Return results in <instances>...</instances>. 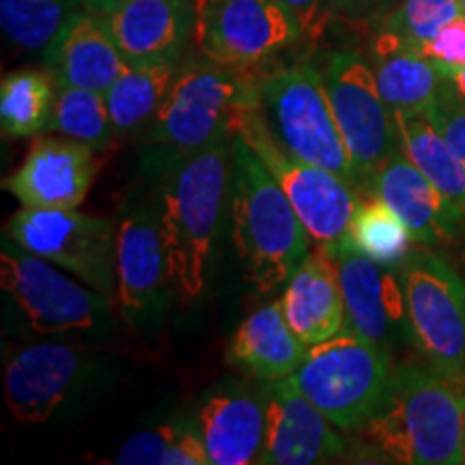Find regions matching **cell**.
<instances>
[{"instance_id":"8fae6325","label":"cell","mask_w":465,"mask_h":465,"mask_svg":"<svg viewBox=\"0 0 465 465\" xmlns=\"http://www.w3.org/2000/svg\"><path fill=\"white\" fill-rule=\"evenodd\" d=\"M322 83L358 174V190L388 155L401 149L394 113L377 89L369 58L336 52L322 69Z\"/></svg>"},{"instance_id":"8992f818","label":"cell","mask_w":465,"mask_h":465,"mask_svg":"<svg viewBox=\"0 0 465 465\" xmlns=\"http://www.w3.org/2000/svg\"><path fill=\"white\" fill-rule=\"evenodd\" d=\"M257 86L272 138L295 160L339 174L358 190L356 168L330 108L322 74L302 63L263 75Z\"/></svg>"},{"instance_id":"5bb4252c","label":"cell","mask_w":465,"mask_h":465,"mask_svg":"<svg viewBox=\"0 0 465 465\" xmlns=\"http://www.w3.org/2000/svg\"><path fill=\"white\" fill-rule=\"evenodd\" d=\"M263 399L265 441L261 463L315 465L347 455L349 440L293 381H272Z\"/></svg>"},{"instance_id":"e0dca14e","label":"cell","mask_w":465,"mask_h":465,"mask_svg":"<svg viewBox=\"0 0 465 465\" xmlns=\"http://www.w3.org/2000/svg\"><path fill=\"white\" fill-rule=\"evenodd\" d=\"M80 353L65 342H33L5 364V401L20 424H45L80 375Z\"/></svg>"},{"instance_id":"d6a6232c","label":"cell","mask_w":465,"mask_h":465,"mask_svg":"<svg viewBox=\"0 0 465 465\" xmlns=\"http://www.w3.org/2000/svg\"><path fill=\"white\" fill-rule=\"evenodd\" d=\"M427 114L465 162V102L457 95L449 80H446V75L438 102L433 104V108Z\"/></svg>"},{"instance_id":"1f68e13d","label":"cell","mask_w":465,"mask_h":465,"mask_svg":"<svg viewBox=\"0 0 465 465\" xmlns=\"http://www.w3.org/2000/svg\"><path fill=\"white\" fill-rule=\"evenodd\" d=\"M182 424H160L155 429H147L132 435L130 440L121 446L119 452L110 459L108 463L114 465H162L168 449L177 440Z\"/></svg>"},{"instance_id":"9c48e42d","label":"cell","mask_w":465,"mask_h":465,"mask_svg":"<svg viewBox=\"0 0 465 465\" xmlns=\"http://www.w3.org/2000/svg\"><path fill=\"white\" fill-rule=\"evenodd\" d=\"M407 325L418 351L441 373L465 380V282L449 261L416 250L399 267Z\"/></svg>"},{"instance_id":"2e32d148","label":"cell","mask_w":465,"mask_h":465,"mask_svg":"<svg viewBox=\"0 0 465 465\" xmlns=\"http://www.w3.org/2000/svg\"><path fill=\"white\" fill-rule=\"evenodd\" d=\"M95 151L69 138H39L5 188L25 207L75 209L97 177Z\"/></svg>"},{"instance_id":"ba28073f","label":"cell","mask_w":465,"mask_h":465,"mask_svg":"<svg viewBox=\"0 0 465 465\" xmlns=\"http://www.w3.org/2000/svg\"><path fill=\"white\" fill-rule=\"evenodd\" d=\"M0 282L37 334L89 332L108 322L114 304L7 235L0 248Z\"/></svg>"},{"instance_id":"7c38bea8","label":"cell","mask_w":465,"mask_h":465,"mask_svg":"<svg viewBox=\"0 0 465 465\" xmlns=\"http://www.w3.org/2000/svg\"><path fill=\"white\" fill-rule=\"evenodd\" d=\"M298 37L282 0H194V44L220 65L250 69Z\"/></svg>"},{"instance_id":"ffe728a7","label":"cell","mask_w":465,"mask_h":465,"mask_svg":"<svg viewBox=\"0 0 465 465\" xmlns=\"http://www.w3.org/2000/svg\"><path fill=\"white\" fill-rule=\"evenodd\" d=\"M284 317L295 336L312 347L345 330L336 243H317L287 281L282 295Z\"/></svg>"},{"instance_id":"4dcf8cb0","label":"cell","mask_w":465,"mask_h":465,"mask_svg":"<svg viewBox=\"0 0 465 465\" xmlns=\"http://www.w3.org/2000/svg\"><path fill=\"white\" fill-rule=\"evenodd\" d=\"M461 15H465L461 0H401L386 15L383 28L420 50L441 28Z\"/></svg>"},{"instance_id":"4fadbf2b","label":"cell","mask_w":465,"mask_h":465,"mask_svg":"<svg viewBox=\"0 0 465 465\" xmlns=\"http://www.w3.org/2000/svg\"><path fill=\"white\" fill-rule=\"evenodd\" d=\"M168 259L155 201H136L116 220V306L134 325L162 311Z\"/></svg>"},{"instance_id":"f1b7e54d","label":"cell","mask_w":465,"mask_h":465,"mask_svg":"<svg viewBox=\"0 0 465 465\" xmlns=\"http://www.w3.org/2000/svg\"><path fill=\"white\" fill-rule=\"evenodd\" d=\"M93 151H106L114 141L106 97L78 86L56 84L50 130Z\"/></svg>"},{"instance_id":"60d3db41","label":"cell","mask_w":465,"mask_h":465,"mask_svg":"<svg viewBox=\"0 0 465 465\" xmlns=\"http://www.w3.org/2000/svg\"><path fill=\"white\" fill-rule=\"evenodd\" d=\"M461 5H463V9H465V0H461Z\"/></svg>"},{"instance_id":"cb8c5ba5","label":"cell","mask_w":465,"mask_h":465,"mask_svg":"<svg viewBox=\"0 0 465 465\" xmlns=\"http://www.w3.org/2000/svg\"><path fill=\"white\" fill-rule=\"evenodd\" d=\"M308 351L284 317L282 302H272L246 317L229 347V362L261 381L289 380Z\"/></svg>"},{"instance_id":"d4e9b609","label":"cell","mask_w":465,"mask_h":465,"mask_svg":"<svg viewBox=\"0 0 465 465\" xmlns=\"http://www.w3.org/2000/svg\"><path fill=\"white\" fill-rule=\"evenodd\" d=\"M405 158L465 213V162L427 113H394Z\"/></svg>"},{"instance_id":"ab89813d","label":"cell","mask_w":465,"mask_h":465,"mask_svg":"<svg viewBox=\"0 0 465 465\" xmlns=\"http://www.w3.org/2000/svg\"><path fill=\"white\" fill-rule=\"evenodd\" d=\"M394 3H397V0H375V9H381V11L394 9Z\"/></svg>"},{"instance_id":"74e56055","label":"cell","mask_w":465,"mask_h":465,"mask_svg":"<svg viewBox=\"0 0 465 465\" xmlns=\"http://www.w3.org/2000/svg\"><path fill=\"white\" fill-rule=\"evenodd\" d=\"M127 3V0H83V7L95 15H108L113 14L114 9H119L121 5Z\"/></svg>"},{"instance_id":"f35d334b","label":"cell","mask_w":465,"mask_h":465,"mask_svg":"<svg viewBox=\"0 0 465 465\" xmlns=\"http://www.w3.org/2000/svg\"><path fill=\"white\" fill-rule=\"evenodd\" d=\"M441 72H444L446 80H449L457 95L465 102V65L463 67H452V69H441Z\"/></svg>"},{"instance_id":"44dd1931","label":"cell","mask_w":465,"mask_h":465,"mask_svg":"<svg viewBox=\"0 0 465 465\" xmlns=\"http://www.w3.org/2000/svg\"><path fill=\"white\" fill-rule=\"evenodd\" d=\"M45 56L56 84L78 86L102 95H106L127 67L104 17L84 7L69 17Z\"/></svg>"},{"instance_id":"e575fe53","label":"cell","mask_w":465,"mask_h":465,"mask_svg":"<svg viewBox=\"0 0 465 465\" xmlns=\"http://www.w3.org/2000/svg\"><path fill=\"white\" fill-rule=\"evenodd\" d=\"M209 455L207 446L203 441L201 431H194L192 427H183L179 431L177 440L173 441V446L164 455L162 465H207Z\"/></svg>"},{"instance_id":"83f0119b","label":"cell","mask_w":465,"mask_h":465,"mask_svg":"<svg viewBox=\"0 0 465 465\" xmlns=\"http://www.w3.org/2000/svg\"><path fill=\"white\" fill-rule=\"evenodd\" d=\"M345 242L383 267L399 270L414 252V235L386 203L362 194Z\"/></svg>"},{"instance_id":"d590c367","label":"cell","mask_w":465,"mask_h":465,"mask_svg":"<svg viewBox=\"0 0 465 465\" xmlns=\"http://www.w3.org/2000/svg\"><path fill=\"white\" fill-rule=\"evenodd\" d=\"M284 9L293 17L295 26H298L300 35L311 33L317 28L319 17L325 7V0H282Z\"/></svg>"},{"instance_id":"836d02e7","label":"cell","mask_w":465,"mask_h":465,"mask_svg":"<svg viewBox=\"0 0 465 465\" xmlns=\"http://www.w3.org/2000/svg\"><path fill=\"white\" fill-rule=\"evenodd\" d=\"M420 52L440 69H452L465 65V15L452 20L435 35Z\"/></svg>"},{"instance_id":"3957f363","label":"cell","mask_w":465,"mask_h":465,"mask_svg":"<svg viewBox=\"0 0 465 465\" xmlns=\"http://www.w3.org/2000/svg\"><path fill=\"white\" fill-rule=\"evenodd\" d=\"M232 243L246 278L261 293L284 284L306 259L311 232L257 151L232 138Z\"/></svg>"},{"instance_id":"603a6c76","label":"cell","mask_w":465,"mask_h":465,"mask_svg":"<svg viewBox=\"0 0 465 465\" xmlns=\"http://www.w3.org/2000/svg\"><path fill=\"white\" fill-rule=\"evenodd\" d=\"M366 58L377 89L392 113H429L438 102L444 72L399 35L383 28Z\"/></svg>"},{"instance_id":"52a82bcc","label":"cell","mask_w":465,"mask_h":465,"mask_svg":"<svg viewBox=\"0 0 465 465\" xmlns=\"http://www.w3.org/2000/svg\"><path fill=\"white\" fill-rule=\"evenodd\" d=\"M5 235L33 254L72 272L116 304V220L75 209H17Z\"/></svg>"},{"instance_id":"30bf717a","label":"cell","mask_w":465,"mask_h":465,"mask_svg":"<svg viewBox=\"0 0 465 465\" xmlns=\"http://www.w3.org/2000/svg\"><path fill=\"white\" fill-rule=\"evenodd\" d=\"M235 136L265 162L315 243H341L360 203V192L339 174L289 155L267 130L259 97L243 110Z\"/></svg>"},{"instance_id":"7402d4cb","label":"cell","mask_w":465,"mask_h":465,"mask_svg":"<svg viewBox=\"0 0 465 465\" xmlns=\"http://www.w3.org/2000/svg\"><path fill=\"white\" fill-rule=\"evenodd\" d=\"M199 431L212 465L261 463L265 399L250 392L213 394L199 411Z\"/></svg>"},{"instance_id":"7a4b0ae2","label":"cell","mask_w":465,"mask_h":465,"mask_svg":"<svg viewBox=\"0 0 465 465\" xmlns=\"http://www.w3.org/2000/svg\"><path fill=\"white\" fill-rule=\"evenodd\" d=\"M232 168V138L192 153L171 151L160 179V226L168 272L183 304L207 287L209 259L216 242Z\"/></svg>"},{"instance_id":"d6986e66","label":"cell","mask_w":465,"mask_h":465,"mask_svg":"<svg viewBox=\"0 0 465 465\" xmlns=\"http://www.w3.org/2000/svg\"><path fill=\"white\" fill-rule=\"evenodd\" d=\"M342 300H345V328L366 341L388 347L394 325L407 319L405 291L401 276L342 240L336 243Z\"/></svg>"},{"instance_id":"484cf974","label":"cell","mask_w":465,"mask_h":465,"mask_svg":"<svg viewBox=\"0 0 465 465\" xmlns=\"http://www.w3.org/2000/svg\"><path fill=\"white\" fill-rule=\"evenodd\" d=\"M177 72L179 63H151L124 69L104 95L116 136H130L153 124Z\"/></svg>"},{"instance_id":"4316f807","label":"cell","mask_w":465,"mask_h":465,"mask_svg":"<svg viewBox=\"0 0 465 465\" xmlns=\"http://www.w3.org/2000/svg\"><path fill=\"white\" fill-rule=\"evenodd\" d=\"M56 83L52 74L20 69L3 78L0 124L5 138H28L50 130Z\"/></svg>"},{"instance_id":"277c9868","label":"cell","mask_w":465,"mask_h":465,"mask_svg":"<svg viewBox=\"0 0 465 465\" xmlns=\"http://www.w3.org/2000/svg\"><path fill=\"white\" fill-rule=\"evenodd\" d=\"M257 83L248 69L220 65L207 56L179 65L147 141L174 153L231 141L242 113L259 97Z\"/></svg>"},{"instance_id":"8d00e7d4","label":"cell","mask_w":465,"mask_h":465,"mask_svg":"<svg viewBox=\"0 0 465 465\" xmlns=\"http://www.w3.org/2000/svg\"><path fill=\"white\" fill-rule=\"evenodd\" d=\"M325 7L332 11V14L360 17L375 9V0H325Z\"/></svg>"},{"instance_id":"ac0fdd59","label":"cell","mask_w":465,"mask_h":465,"mask_svg":"<svg viewBox=\"0 0 465 465\" xmlns=\"http://www.w3.org/2000/svg\"><path fill=\"white\" fill-rule=\"evenodd\" d=\"M104 22L127 65L179 63L194 39V0H127Z\"/></svg>"},{"instance_id":"5b68a950","label":"cell","mask_w":465,"mask_h":465,"mask_svg":"<svg viewBox=\"0 0 465 465\" xmlns=\"http://www.w3.org/2000/svg\"><path fill=\"white\" fill-rule=\"evenodd\" d=\"M392 369L388 347L345 328L308 347L289 380L342 433H353L380 407Z\"/></svg>"},{"instance_id":"f546056e","label":"cell","mask_w":465,"mask_h":465,"mask_svg":"<svg viewBox=\"0 0 465 465\" xmlns=\"http://www.w3.org/2000/svg\"><path fill=\"white\" fill-rule=\"evenodd\" d=\"M83 0H0L5 37L22 50H48Z\"/></svg>"},{"instance_id":"6da1fadb","label":"cell","mask_w":465,"mask_h":465,"mask_svg":"<svg viewBox=\"0 0 465 465\" xmlns=\"http://www.w3.org/2000/svg\"><path fill=\"white\" fill-rule=\"evenodd\" d=\"M351 435L391 463H465V380L427 360L394 366L380 407Z\"/></svg>"},{"instance_id":"9a60e30c","label":"cell","mask_w":465,"mask_h":465,"mask_svg":"<svg viewBox=\"0 0 465 465\" xmlns=\"http://www.w3.org/2000/svg\"><path fill=\"white\" fill-rule=\"evenodd\" d=\"M369 194L386 203L420 246H449L465 229V213L446 199L403 151L388 155L360 185V196Z\"/></svg>"}]
</instances>
